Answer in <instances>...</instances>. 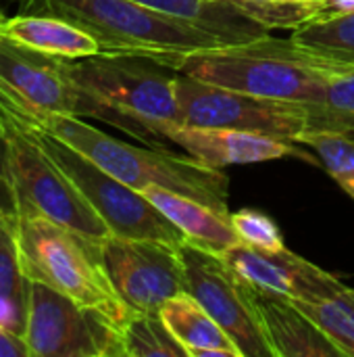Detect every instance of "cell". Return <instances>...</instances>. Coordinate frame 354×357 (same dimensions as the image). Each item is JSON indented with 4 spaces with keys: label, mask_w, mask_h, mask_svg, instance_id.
Instances as JSON below:
<instances>
[{
    "label": "cell",
    "mask_w": 354,
    "mask_h": 357,
    "mask_svg": "<svg viewBox=\"0 0 354 357\" xmlns=\"http://www.w3.org/2000/svg\"><path fill=\"white\" fill-rule=\"evenodd\" d=\"M0 105L17 119L63 140L98 167L140 192L150 186H163L230 215V178L223 169L209 167L190 155L171 153L165 146L140 149L127 144L86 123L77 115L29 111L2 92Z\"/></svg>",
    "instance_id": "cell-1"
},
{
    "label": "cell",
    "mask_w": 354,
    "mask_h": 357,
    "mask_svg": "<svg viewBox=\"0 0 354 357\" xmlns=\"http://www.w3.org/2000/svg\"><path fill=\"white\" fill-rule=\"evenodd\" d=\"M348 65L319 56L292 38L263 36L244 44H221L188 54L179 73L257 96L325 105L330 77Z\"/></svg>",
    "instance_id": "cell-2"
},
{
    "label": "cell",
    "mask_w": 354,
    "mask_h": 357,
    "mask_svg": "<svg viewBox=\"0 0 354 357\" xmlns=\"http://www.w3.org/2000/svg\"><path fill=\"white\" fill-rule=\"evenodd\" d=\"M13 201L27 278L56 289L123 328L134 312L125 305L106 272L102 245L52 222L21 197L13 195Z\"/></svg>",
    "instance_id": "cell-3"
},
{
    "label": "cell",
    "mask_w": 354,
    "mask_h": 357,
    "mask_svg": "<svg viewBox=\"0 0 354 357\" xmlns=\"http://www.w3.org/2000/svg\"><path fill=\"white\" fill-rule=\"evenodd\" d=\"M19 13L61 17L88 31L102 52H134L177 71L182 61L223 42L134 0H17Z\"/></svg>",
    "instance_id": "cell-4"
},
{
    "label": "cell",
    "mask_w": 354,
    "mask_h": 357,
    "mask_svg": "<svg viewBox=\"0 0 354 357\" xmlns=\"http://www.w3.org/2000/svg\"><path fill=\"white\" fill-rule=\"evenodd\" d=\"M69 77L108 105L125 132L152 146H165V132L182 123L177 71L156 59L134 52H98L79 61L65 59Z\"/></svg>",
    "instance_id": "cell-5"
},
{
    "label": "cell",
    "mask_w": 354,
    "mask_h": 357,
    "mask_svg": "<svg viewBox=\"0 0 354 357\" xmlns=\"http://www.w3.org/2000/svg\"><path fill=\"white\" fill-rule=\"evenodd\" d=\"M182 123L234 128L300 142L313 130H338L354 136V117L328 105L277 100L200 82L179 73L175 79Z\"/></svg>",
    "instance_id": "cell-6"
},
{
    "label": "cell",
    "mask_w": 354,
    "mask_h": 357,
    "mask_svg": "<svg viewBox=\"0 0 354 357\" xmlns=\"http://www.w3.org/2000/svg\"><path fill=\"white\" fill-rule=\"evenodd\" d=\"M0 123L8 142L13 195L31 203L52 222L102 245L113 232L92 209L73 180L42 146L31 128L0 105Z\"/></svg>",
    "instance_id": "cell-7"
},
{
    "label": "cell",
    "mask_w": 354,
    "mask_h": 357,
    "mask_svg": "<svg viewBox=\"0 0 354 357\" xmlns=\"http://www.w3.org/2000/svg\"><path fill=\"white\" fill-rule=\"evenodd\" d=\"M31 130L42 142V146L50 153V157L73 180V184L92 205V209L102 218L113 236L159 241L175 249H179L186 243V236L140 190L111 176L108 172L98 167L94 161H90L63 140L35 128Z\"/></svg>",
    "instance_id": "cell-8"
},
{
    "label": "cell",
    "mask_w": 354,
    "mask_h": 357,
    "mask_svg": "<svg viewBox=\"0 0 354 357\" xmlns=\"http://www.w3.org/2000/svg\"><path fill=\"white\" fill-rule=\"evenodd\" d=\"M25 341L31 357H125L115 322L38 280H29Z\"/></svg>",
    "instance_id": "cell-9"
},
{
    "label": "cell",
    "mask_w": 354,
    "mask_h": 357,
    "mask_svg": "<svg viewBox=\"0 0 354 357\" xmlns=\"http://www.w3.org/2000/svg\"><path fill=\"white\" fill-rule=\"evenodd\" d=\"M0 92L29 111L94 117L125 132L123 119L108 105L69 77L65 59L31 50L4 36H0Z\"/></svg>",
    "instance_id": "cell-10"
},
{
    "label": "cell",
    "mask_w": 354,
    "mask_h": 357,
    "mask_svg": "<svg viewBox=\"0 0 354 357\" xmlns=\"http://www.w3.org/2000/svg\"><path fill=\"white\" fill-rule=\"evenodd\" d=\"M179 255L186 272V293L230 335L242 357H273L250 297V287L230 264L221 255L188 241L179 247Z\"/></svg>",
    "instance_id": "cell-11"
},
{
    "label": "cell",
    "mask_w": 354,
    "mask_h": 357,
    "mask_svg": "<svg viewBox=\"0 0 354 357\" xmlns=\"http://www.w3.org/2000/svg\"><path fill=\"white\" fill-rule=\"evenodd\" d=\"M106 272L131 312H161L186 293V272L179 249L146 238L108 236L102 243Z\"/></svg>",
    "instance_id": "cell-12"
},
{
    "label": "cell",
    "mask_w": 354,
    "mask_h": 357,
    "mask_svg": "<svg viewBox=\"0 0 354 357\" xmlns=\"http://www.w3.org/2000/svg\"><path fill=\"white\" fill-rule=\"evenodd\" d=\"M165 138L186 151V155L198 159L200 163L223 169L227 165H246L275 159H303L307 163L319 165L321 161L311 157L307 151L296 146L294 140H284L275 136H265L234 128H200L177 123L165 132Z\"/></svg>",
    "instance_id": "cell-13"
},
{
    "label": "cell",
    "mask_w": 354,
    "mask_h": 357,
    "mask_svg": "<svg viewBox=\"0 0 354 357\" xmlns=\"http://www.w3.org/2000/svg\"><path fill=\"white\" fill-rule=\"evenodd\" d=\"M221 257L246 284L290 299L319 295L334 278L325 270L292 253L288 247L284 251H263L238 243Z\"/></svg>",
    "instance_id": "cell-14"
},
{
    "label": "cell",
    "mask_w": 354,
    "mask_h": 357,
    "mask_svg": "<svg viewBox=\"0 0 354 357\" xmlns=\"http://www.w3.org/2000/svg\"><path fill=\"white\" fill-rule=\"evenodd\" d=\"M250 297L273 357H344L290 297L255 287Z\"/></svg>",
    "instance_id": "cell-15"
},
{
    "label": "cell",
    "mask_w": 354,
    "mask_h": 357,
    "mask_svg": "<svg viewBox=\"0 0 354 357\" xmlns=\"http://www.w3.org/2000/svg\"><path fill=\"white\" fill-rule=\"evenodd\" d=\"M142 195L186 236L188 243L223 255L240 243L230 215L196 201L192 197L173 192L163 186H150Z\"/></svg>",
    "instance_id": "cell-16"
},
{
    "label": "cell",
    "mask_w": 354,
    "mask_h": 357,
    "mask_svg": "<svg viewBox=\"0 0 354 357\" xmlns=\"http://www.w3.org/2000/svg\"><path fill=\"white\" fill-rule=\"evenodd\" d=\"M0 36L15 40L31 50L79 61L102 52L100 44L81 27L52 15H33V13H15L0 21Z\"/></svg>",
    "instance_id": "cell-17"
},
{
    "label": "cell",
    "mask_w": 354,
    "mask_h": 357,
    "mask_svg": "<svg viewBox=\"0 0 354 357\" xmlns=\"http://www.w3.org/2000/svg\"><path fill=\"white\" fill-rule=\"evenodd\" d=\"M161 15L190 23L223 44H244L271 31L246 15L234 0H134Z\"/></svg>",
    "instance_id": "cell-18"
},
{
    "label": "cell",
    "mask_w": 354,
    "mask_h": 357,
    "mask_svg": "<svg viewBox=\"0 0 354 357\" xmlns=\"http://www.w3.org/2000/svg\"><path fill=\"white\" fill-rule=\"evenodd\" d=\"M29 278L23 270L13 190L0 188V326L25 337Z\"/></svg>",
    "instance_id": "cell-19"
},
{
    "label": "cell",
    "mask_w": 354,
    "mask_h": 357,
    "mask_svg": "<svg viewBox=\"0 0 354 357\" xmlns=\"http://www.w3.org/2000/svg\"><path fill=\"white\" fill-rule=\"evenodd\" d=\"M161 318L190 357H242L230 335L188 293L169 299L161 307Z\"/></svg>",
    "instance_id": "cell-20"
},
{
    "label": "cell",
    "mask_w": 354,
    "mask_h": 357,
    "mask_svg": "<svg viewBox=\"0 0 354 357\" xmlns=\"http://www.w3.org/2000/svg\"><path fill=\"white\" fill-rule=\"evenodd\" d=\"M292 301L315 322V326L344 357H354V289L338 278H332L323 293Z\"/></svg>",
    "instance_id": "cell-21"
},
{
    "label": "cell",
    "mask_w": 354,
    "mask_h": 357,
    "mask_svg": "<svg viewBox=\"0 0 354 357\" xmlns=\"http://www.w3.org/2000/svg\"><path fill=\"white\" fill-rule=\"evenodd\" d=\"M292 40L319 56L354 67V8L321 13L296 27Z\"/></svg>",
    "instance_id": "cell-22"
},
{
    "label": "cell",
    "mask_w": 354,
    "mask_h": 357,
    "mask_svg": "<svg viewBox=\"0 0 354 357\" xmlns=\"http://www.w3.org/2000/svg\"><path fill=\"white\" fill-rule=\"evenodd\" d=\"M125 357H190L161 312H134L121 328Z\"/></svg>",
    "instance_id": "cell-23"
},
{
    "label": "cell",
    "mask_w": 354,
    "mask_h": 357,
    "mask_svg": "<svg viewBox=\"0 0 354 357\" xmlns=\"http://www.w3.org/2000/svg\"><path fill=\"white\" fill-rule=\"evenodd\" d=\"M300 144L315 151L328 174L354 199V136L338 130H313L300 138Z\"/></svg>",
    "instance_id": "cell-24"
},
{
    "label": "cell",
    "mask_w": 354,
    "mask_h": 357,
    "mask_svg": "<svg viewBox=\"0 0 354 357\" xmlns=\"http://www.w3.org/2000/svg\"><path fill=\"white\" fill-rule=\"evenodd\" d=\"M230 222L240 238V243L263 251H284L286 243L271 218L255 209H242L230 213Z\"/></svg>",
    "instance_id": "cell-25"
},
{
    "label": "cell",
    "mask_w": 354,
    "mask_h": 357,
    "mask_svg": "<svg viewBox=\"0 0 354 357\" xmlns=\"http://www.w3.org/2000/svg\"><path fill=\"white\" fill-rule=\"evenodd\" d=\"M325 105L340 111V113H346V115H353L354 117V67L348 65L340 71H336L332 77H330V84H328V96H325Z\"/></svg>",
    "instance_id": "cell-26"
},
{
    "label": "cell",
    "mask_w": 354,
    "mask_h": 357,
    "mask_svg": "<svg viewBox=\"0 0 354 357\" xmlns=\"http://www.w3.org/2000/svg\"><path fill=\"white\" fill-rule=\"evenodd\" d=\"M0 357H31L25 337L0 326Z\"/></svg>",
    "instance_id": "cell-27"
},
{
    "label": "cell",
    "mask_w": 354,
    "mask_h": 357,
    "mask_svg": "<svg viewBox=\"0 0 354 357\" xmlns=\"http://www.w3.org/2000/svg\"><path fill=\"white\" fill-rule=\"evenodd\" d=\"M0 188L13 190L10 172H8V142H6V136L2 130V123H0Z\"/></svg>",
    "instance_id": "cell-28"
},
{
    "label": "cell",
    "mask_w": 354,
    "mask_h": 357,
    "mask_svg": "<svg viewBox=\"0 0 354 357\" xmlns=\"http://www.w3.org/2000/svg\"><path fill=\"white\" fill-rule=\"evenodd\" d=\"M261 2H282V4H309V6H319V8H328L330 0H261Z\"/></svg>",
    "instance_id": "cell-29"
},
{
    "label": "cell",
    "mask_w": 354,
    "mask_h": 357,
    "mask_svg": "<svg viewBox=\"0 0 354 357\" xmlns=\"http://www.w3.org/2000/svg\"><path fill=\"white\" fill-rule=\"evenodd\" d=\"M10 2H17V0H0V21L6 19V17L10 15V13H8V4H10Z\"/></svg>",
    "instance_id": "cell-30"
}]
</instances>
